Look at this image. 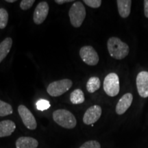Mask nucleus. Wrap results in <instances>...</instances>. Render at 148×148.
<instances>
[{"label":"nucleus","mask_w":148,"mask_h":148,"mask_svg":"<svg viewBox=\"0 0 148 148\" xmlns=\"http://www.w3.org/2000/svg\"><path fill=\"white\" fill-rule=\"evenodd\" d=\"M8 21V13L4 8H0V29H4Z\"/></svg>","instance_id":"6ab92c4d"},{"label":"nucleus","mask_w":148,"mask_h":148,"mask_svg":"<svg viewBox=\"0 0 148 148\" xmlns=\"http://www.w3.org/2000/svg\"><path fill=\"white\" fill-rule=\"evenodd\" d=\"M18 112L21 116L24 125L27 129L34 130L36 128L37 123L34 116L27 107L23 105H20L18 107Z\"/></svg>","instance_id":"0eeeda50"},{"label":"nucleus","mask_w":148,"mask_h":148,"mask_svg":"<svg viewBox=\"0 0 148 148\" xmlns=\"http://www.w3.org/2000/svg\"><path fill=\"white\" fill-rule=\"evenodd\" d=\"M73 85V82L69 79H63L54 81L48 85L47 91L52 97H58L68 91Z\"/></svg>","instance_id":"20e7f679"},{"label":"nucleus","mask_w":148,"mask_h":148,"mask_svg":"<svg viewBox=\"0 0 148 148\" xmlns=\"http://www.w3.org/2000/svg\"><path fill=\"white\" fill-rule=\"evenodd\" d=\"M79 148H101V145L97 140H91L85 142Z\"/></svg>","instance_id":"412c9836"},{"label":"nucleus","mask_w":148,"mask_h":148,"mask_svg":"<svg viewBox=\"0 0 148 148\" xmlns=\"http://www.w3.org/2000/svg\"><path fill=\"white\" fill-rule=\"evenodd\" d=\"M118 12L122 18L128 17L131 12L132 1L130 0H117Z\"/></svg>","instance_id":"4468645a"},{"label":"nucleus","mask_w":148,"mask_h":148,"mask_svg":"<svg viewBox=\"0 0 148 148\" xmlns=\"http://www.w3.org/2000/svg\"><path fill=\"white\" fill-rule=\"evenodd\" d=\"M144 3V14L146 18H148V0H145Z\"/></svg>","instance_id":"b1692460"},{"label":"nucleus","mask_w":148,"mask_h":148,"mask_svg":"<svg viewBox=\"0 0 148 148\" xmlns=\"http://www.w3.org/2000/svg\"><path fill=\"white\" fill-rule=\"evenodd\" d=\"M56 3L58 4H63L64 3H69V2H74L73 0H56Z\"/></svg>","instance_id":"393cba45"},{"label":"nucleus","mask_w":148,"mask_h":148,"mask_svg":"<svg viewBox=\"0 0 148 148\" xmlns=\"http://www.w3.org/2000/svg\"><path fill=\"white\" fill-rule=\"evenodd\" d=\"M136 88L141 97H148V72L145 71H140L136 76Z\"/></svg>","instance_id":"1a4fd4ad"},{"label":"nucleus","mask_w":148,"mask_h":148,"mask_svg":"<svg viewBox=\"0 0 148 148\" xmlns=\"http://www.w3.org/2000/svg\"><path fill=\"white\" fill-rule=\"evenodd\" d=\"M15 129V123L11 120H3L0 121V138L10 136Z\"/></svg>","instance_id":"f8f14e48"},{"label":"nucleus","mask_w":148,"mask_h":148,"mask_svg":"<svg viewBox=\"0 0 148 148\" xmlns=\"http://www.w3.org/2000/svg\"><path fill=\"white\" fill-rule=\"evenodd\" d=\"M49 4L46 1H41L36 5L33 14L35 24L40 25L45 21L49 13Z\"/></svg>","instance_id":"9d476101"},{"label":"nucleus","mask_w":148,"mask_h":148,"mask_svg":"<svg viewBox=\"0 0 148 148\" xmlns=\"http://www.w3.org/2000/svg\"><path fill=\"white\" fill-rule=\"evenodd\" d=\"M86 9L81 1L73 3L69 11L70 22L74 27H79L86 17Z\"/></svg>","instance_id":"7ed1b4c3"},{"label":"nucleus","mask_w":148,"mask_h":148,"mask_svg":"<svg viewBox=\"0 0 148 148\" xmlns=\"http://www.w3.org/2000/svg\"><path fill=\"white\" fill-rule=\"evenodd\" d=\"M53 119L57 124L66 129H73L76 126L77 121L73 113L65 109L55 110L52 114Z\"/></svg>","instance_id":"f03ea898"},{"label":"nucleus","mask_w":148,"mask_h":148,"mask_svg":"<svg viewBox=\"0 0 148 148\" xmlns=\"http://www.w3.org/2000/svg\"><path fill=\"white\" fill-rule=\"evenodd\" d=\"M36 106L37 110L43 111L49 108V107H50V103H49V101L46 100V99H41L37 101Z\"/></svg>","instance_id":"aec40b11"},{"label":"nucleus","mask_w":148,"mask_h":148,"mask_svg":"<svg viewBox=\"0 0 148 148\" xmlns=\"http://www.w3.org/2000/svg\"><path fill=\"white\" fill-rule=\"evenodd\" d=\"M100 86L101 82L99 77L95 76L91 77L86 83V89L90 93H93L100 88Z\"/></svg>","instance_id":"f3484780"},{"label":"nucleus","mask_w":148,"mask_h":148,"mask_svg":"<svg viewBox=\"0 0 148 148\" xmlns=\"http://www.w3.org/2000/svg\"><path fill=\"white\" fill-rule=\"evenodd\" d=\"M133 101V95L130 92L125 93L122 97L116 103V114L121 115V114H124L127 110L131 104H132Z\"/></svg>","instance_id":"9b49d317"},{"label":"nucleus","mask_w":148,"mask_h":148,"mask_svg":"<svg viewBox=\"0 0 148 148\" xmlns=\"http://www.w3.org/2000/svg\"><path fill=\"white\" fill-rule=\"evenodd\" d=\"M85 100L84 94L81 89L74 90L70 94V101L73 104H80Z\"/></svg>","instance_id":"dca6fc26"},{"label":"nucleus","mask_w":148,"mask_h":148,"mask_svg":"<svg viewBox=\"0 0 148 148\" xmlns=\"http://www.w3.org/2000/svg\"><path fill=\"white\" fill-rule=\"evenodd\" d=\"M6 2H8V3H14L15 2L16 0H6Z\"/></svg>","instance_id":"a878e982"},{"label":"nucleus","mask_w":148,"mask_h":148,"mask_svg":"<svg viewBox=\"0 0 148 148\" xmlns=\"http://www.w3.org/2000/svg\"><path fill=\"white\" fill-rule=\"evenodd\" d=\"M101 106L98 105L90 106L86 110L83 116V122L86 125H92L99 120L101 115Z\"/></svg>","instance_id":"6e6552de"},{"label":"nucleus","mask_w":148,"mask_h":148,"mask_svg":"<svg viewBox=\"0 0 148 148\" xmlns=\"http://www.w3.org/2000/svg\"><path fill=\"white\" fill-rule=\"evenodd\" d=\"M84 3L92 8H97L101 6L102 1L101 0H84Z\"/></svg>","instance_id":"5701e85b"},{"label":"nucleus","mask_w":148,"mask_h":148,"mask_svg":"<svg viewBox=\"0 0 148 148\" xmlns=\"http://www.w3.org/2000/svg\"><path fill=\"white\" fill-rule=\"evenodd\" d=\"M13 112V109L10 104L0 100V116L10 115Z\"/></svg>","instance_id":"a211bd4d"},{"label":"nucleus","mask_w":148,"mask_h":148,"mask_svg":"<svg viewBox=\"0 0 148 148\" xmlns=\"http://www.w3.org/2000/svg\"><path fill=\"white\" fill-rule=\"evenodd\" d=\"M79 56L86 64L90 66L97 65L99 62V56L95 49L91 46H84L79 50Z\"/></svg>","instance_id":"423d86ee"},{"label":"nucleus","mask_w":148,"mask_h":148,"mask_svg":"<svg viewBox=\"0 0 148 148\" xmlns=\"http://www.w3.org/2000/svg\"><path fill=\"white\" fill-rule=\"evenodd\" d=\"M34 2V0H22L20 3V8L23 10H27L32 6Z\"/></svg>","instance_id":"4be33fe9"},{"label":"nucleus","mask_w":148,"mask_h":148,"mask_svg":"<svg viewBox=\"0 0 148 148\" xmlns=\"http://www.w3.org/2000/svg\"><path fill=\"white\" fill-rule=\"evenodd\" d=\"M103 90L110 97H114L119 94L120 90L119 78L115 73L108 74L103 80Z\"/></svg>","instance_id":"39448f33"},{"label":"nucleus","mask_w":148,"mask_h":148,"mask_svg":"<svg viewBox=\"0 0 148 148\" xmlns=\"http://www.w3.org/2000/svg\"><path fill=\"white\" fill-rule=\"evenodd\" d=\"M12 45V39L10 37H7L0 42V63L10 52Z\"/></svg>","instance_id":"2eb2a0df"},{"label":"nucleus","mask_w":148,"mask_h":148,"mask_svg":"<svg viewBox=\"0 0 148 148\" xmlns=\"http://www.w3.org/2000/svg\"><path fill=\"white\" fill-rule=\"evenodd\" d=\"M38 140L29 136H21L16 141V148H37Z\"/></svg>","instance_id":"ddd939ff"},{"label":"nucleus","mask_w":148,"mask_h":148,"mask_svg":"<svg viewBox=\"0 0 148 148\" xmlns=\"http://www.w3.org/2000/svg\"><path fill=\"white\" fill-rule=\"evenodd\" d=\"M107 48L109 54L116 60H122L128 55L129 46L117 37H110L107 41Z\"/></svg>","instance_id":"f257e3e1"}]
</instances>
